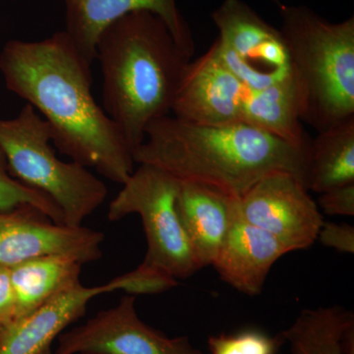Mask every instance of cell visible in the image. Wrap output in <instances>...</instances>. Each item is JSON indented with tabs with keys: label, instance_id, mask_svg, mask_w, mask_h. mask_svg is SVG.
<instances>
[{
	"label": "cell",
	"instance_id": "obj_23",
	"mask_svg": "<svg viewBox=\"0 0 354 354\" xmlns=\"http://www.w3.org/2000/svg\"><path fill=\"white\" fill-rule=\"evenodd\" d=\"M319 205L330 216L354 215V183L326 191L321 194Z\"/></svg>",
	"mask_w": 354,
	"mask_h": 354
},
{
	"label": "cell",
	"instance_id": "obj_14",
	"mask_svg": "<svg viewBox=\"0 0 354 354\" xmlns=\"http://www.w3.org/2000/svg\"><path fill=\"white\" fill-rule=\"evenodd\" d=\"M290 251L276 237L242 220L237 213L213 267L239 292H262L272 266Z\"/></svg>",
	"mask_w": 354,
	"mask_h": 354
},
{
	"label": "cell",
	"instance_id": "obj_18",
	"mask_svg": "<svg viewBox=\"0 0 354 354\" xmlns=\"http://www.w3.org/2000/svg\"><path fill=\"white\" fill-rule=\"evenodd\" d=\"M290 354H354V315L342 306L304 309L283 330Z\"/></svg>",
	"mask_w": 354,
	"mask_h": 354
},
{
	"label": "cell",
	"instance_id": "obj_10",
	"mask_svg": "<svg viewBox=\"0 0 354 354\" xmlns=\"http://www.w3.org/2000/svg\"><path fill=\"white\" fill-rule=\"evenodd\" d=\"M104 241L101 232L59 225L31 205L0 209V265L6 267L48 255L87 264L101 259Z\"/></svg>",
	"mask_w": 354,
	"mask_h": 354
},
{
	"label": "cell",
	"instance_id": "obj_3",
	"mask_svg": "<svg viewBox=\"0 0 354 354\" xmlns=\"http://www.w3.org/2000/svg\"><path fill=\"white\" fill-rule=\"evenodd\" d=\"M95 59L101 65L102 109L133 153L149 124L171 113L191 58L158 16L136 11L102 32Z\"/></svg>",
	"mask_w": 354,
	"mask_h": 354
},
{
	"label": "cell",
	"instance_id": "obj_24",
	"mask_svg": "<svg viewBox=\"0 0 354 354\" xmlns=\"http://www.w3.org/2000/svg\"><path fill=\"white\" fill-rule=\"evenodd\" d=\"M317 241L341 253H354V227L348 223L323 221Z\"/></svg>",
	"mask_w": 354,
	"mask_h": 354
},
{
	"label": "cell",
	"instance_id": "obj_17",
	"mask_svg": "<svg viewBox=\"0 0 354 354\" xmlns=\"http://www.w3.org/2000/svg\"><path fill=\"white\" fill-rule=\"evenodd\" d=\"M241 122L299 148H309L311 143L300 120L299 101L292 76L261 90L248 88Z\"/></svg>",
	"mask_w": 354,
	"mask_h": 354
},
{
	"label": "cell",
	"instance_id": "obj_1",
	"mask_svg": "<svg viewBox=\"0 0 354 354\" xmlns=\"http://www.w3.org/2000/svg\"><path fill=\"white\" fill-rule=\"evenodd\" d=\"M91 66L64 30L41 41L10 39L0 51L7 90L48 122L55 148L123 184L134 171L132 151L94 99Z\"/></svg>",
	"mask_w": 354,
	"mask_h": 354
},
{
	"label": "cell",
	"instance_id": "obj_19",
	"mask_svg": "<svg viewBox=\"0 0 354 354\" xmlns=\"http://www.w3.org/2000/svg\"><path fill=\"white\" fill-rule=\"evenodd\" d=\"M354 183V116L328 128L310 143L307 189L316 193Z\"/></svg>",
	"mask_w": 354,
	"mask_h": 354
},
{
	"label": "cell",
	"instance_id": "obj_9",
	"mask_svg": "<svg viewBox=\"0 0 354 354\" xmlns=\"http://www.w3.org/2000/svg\"><path fill=\"white\" fill-rule=\"evenodd\" d=\"M57 339L53 354H204L186 335L167 337L142 321L129 295Z\"/></svg>",
	"mask_w": 354,
	"mask_h": 354
},
{
	"label": "cell",
	"instance_id": "obj_26",
	"mask_svg": "<svg viewBox=\"0 0 354 354\" xmlns=\"http://www.w3.org/2000/svg\"><path fill=\"white\" fill-rule=\"evenodd\" d=\"M271 1L272 2V3L274 4H276L277 6L279 7L281 6V0H271Z\"/></svg>",
	"mask_w": 354,
	"mask_h": 354
},
{
	"label": "cell",
	"instance_id": "obj_4",
	"mask_svg": "<svg viewBox=\"0 0 354 354\" xmlns=\"http://www.w3.org/2000/svg\"><path fill=\"white\" fill-rule=\"evenodd\" d=\"M279 9L300 120L321 132L353 118V16L333 23L307 6Z\"/></svg>",
	"mask_w": 354,
	"mask_h": 354
},
{
	"label": "cell",
	"instance_id": "obj_6",
	"mask_svg": "<svg viewBox=\"0 0 354 354\" xmlns=\"http://www.w3.org/2000/svg\"><path fill=\"white\" fill-rule=\"evenodd\" d=\"M109 207V220L141 216L148 249L142 264L187 279L201 269L176 211L180 180L152 165L140 164Z\"/></svg>",
	"mask_w": 354,
	"mask_h": 354
},
{
	"label": "cell",
	"instance_id": "obj_16",
	"mask_svg": "<svg viewBox=\"0 0 354 354\" xmlns=\"http://www.w3.org/2000/svg\"><path fill=\"white\" fill-rule=\"evenodd\" d=\"M81 267L78 261L62 255L41 256L9 267L16 298L15 321L81 285Z\"/></svg>",
	"mask_w": 354,
	"mask_h": 354
},
{
	"label": "cell",
	"instance_id": "obj_2",
	"mask_svg": "<svg viewBox=\"0 0 354 354\" xmlns=\"http://www.w3.org/2000/svg\"><path fill=\"white\" fill-rule=\"evenodd\" d=\"M309 148L245 123L200 125L165 115L149 124L132 156L134 162L155 165L180 181L241 198L272 172H288L306 186Z\"/></svg>",
	"mask_w": 354,
	"mask_h": 354
},
{
	"label": "cell",
	"instance_id": "obj_15",
	"mask_svg": "<svg viewBox=\"0 0 354 354\" xmlns=\"http://www.w3.org/2000/svg\"><path fill=\"white\" fill-rule=\"evenodd\" d=\"M237 199L206 184L180 181L176 211L201 269L215 262L236 216Z\"/></svg>",
	"mask_w": 354,
	"mask_h": 354
},
{
	"label": "cell",
	"instance_id": "obj_22",
	"mask_svg": "<svg viewBox=\"0 0 354 354\" xmlns=\"http://www.w3.org/2000/svg\"><path fill=\"white\" fill-rule=\"evenodd\" d=\"M122 290L129 295H157L176 288L178 281L167 272L141 264L133 271L121 276Z\"/></svg>",
	"mask_w": 354,
	"mask_h": 354
},
{
	"label": "cell",
	"instance_id": "obj_21",
	"mask_svg": "<svg viewBox=\"0 0 354 354\" xmlns=\"http://www.w3.org/2000/svg\"><path fill=\"white\" fill-rule=\"evenodd\" d=\"M209 354H277L286 344L281 333L271 335L256 328L209 337Z\"/></svg>",
	"mask_w": 354,
	"mask_h": 354
},
{
	"label": "cell",
	"instance_id": "obj_8",
	"mask_svg": "<svg viewBox=\"0 0 354 354\" xmlns=\"http://www.w3.org/2000/svg\"><path fill=\"white\" fill-rule=\"evenodd\" d=\"M237 213L276 237L290 252L313 245L324 221L305 184L288 172L262 177L237 199Z\"/></svg>",
	"mask_w": 354,
	"mask_h": 354
},
{
	"label": "cell",
	"instance_id": "obj_20",
	"mask_svg": "<svg viewBox=\"0 0 354 354\" xmlns=\"http://www.w3.org/2000/svg\"><path fill=\"white\" fill-rule=\"evenodd\" d=\"M31 205L46 214L55 223L64 225V214L48 195L21 183L9 174L6 156L0 150V209H10Z\"/></svg>",
	"mask_w": 354,
	"mask_h": 354
},
{
	"label": "cell",
	"instance_id": "obj_7",
	"mask_svg": "<svg viewBox=\"0 0 354 354\" xmlns=\"http://www.w3.org/2000/svg\"><path fill=\"white\" fill-rule=\"evenodd\" d=\"M218 30L212 44L225 66L249 90L291 77L290 53L279 30L243 0H223L211 14Z\"/></svg>",
	"mask_w": 354,
	"mask_h": 354
},
{
	"label": "cell",
	"instance_id": "obj_13",
	"mask_svg": "<svg viewBox=\"0 0 354 354\" xmlns=\"http://www.w3.org/2000/svg\"><path fill=\"white\" fill-rule=\"evenodd\" d=\"M122 290L120 277L97 286L82 283L46 302L0 332V354H51L65 329L84 316L93 298Z\"/></svg>",
	"mask_w": 354,
	"mask_h": 354
},
{
	"label": "cell",
	"instance_id": "obj_12",
	"mask_svg": "<svg viewBox=\"0 0 354 354\" xmlns=\"http://www.w3.org/2000/svg\"><path fill=\"white\" fill-rule=\"evenodd\" d=\"M65 30L77 50L90 64L95 60V46L102 32L114 21L136 11H149L167 26L176 44L190 58L195 43L187 21L176 0H62Z\"/></svg>",
	"mask_w": 354,
	"mask_h": 354
},
{
	"label": "cell",
	"instance_id": "obj_25",
	"mask_svg": "<svg viewBox=\"0 0 354 354\" xmlns=\"http://www.w3.org/2000/svg\"><path fill=\"white\" fill-rule=\"evenodd\" d=\"M16 298L10 268L0 265V332L15 321Z\"/></svg>",
	"mask_w": 354,
	"mask_h": 354
},
{
	"label": "cell",
	"instance_id": "obj_11",
	"mask_svg": "<svg viewBox=\"0 0 354 354\" xmlns=\"http://www.w3.org/2000/svg\"><path fill=\"white\" fill-rule=\"evenodd\" d=\"M248 92L225 66L213 46L184 71L171 113L200 125L242 123V106Z\"/></svg>",
	"mask_w": 354,
	"mask_h": 354
},
{
	"label": "cell",
	"instance_id": "obj_5",
	"mask_svg": "<svg viewBox=\"0 0 354 354\" xmlns=\"http://www.w3.org/2000/svg\"><path fill=\"white\" fill-rule=\"evenodd\" d=\"M51 142L50 125L30 104L15 118H0V150L9 174L57 203L65 225L81 227L104 202L108 188L87 167L59 160Z\"/></svg>",
	"mask_w": 354,
	"mask_h": 354
}]
</instances>
